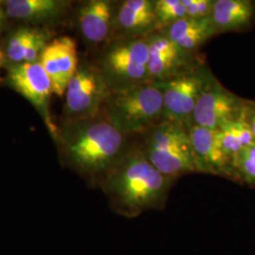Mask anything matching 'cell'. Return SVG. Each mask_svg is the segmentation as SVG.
Here are the masks:
<instances>
[{
    "label": "cell",
    "mask_w": 255,
    "mask_h": 255,
    "mask_svg": "<svg viewBox=\"0 0 255 255\" xmlns=\"http://www.w3.org/2000/svg\"><path fill=\"white\" fill-rule=\"evenodd\" d=\"M132 141L133 137L119 130L102 113L86 119H62L53 139L60 164L97 188Z\"/></svg>",
    "instance_id": "obj_1"
},
{
    "label": "cell",
    "mask_w": 255,
    "mask_h": 255,
    "mask_svg": "<svg viewBox=\"0 0 255 255\" xmlns=\"http://www.w3.org/2000/svg\"><path fill=\"white\" fill-rule=\"evenodd\" d=\"M175 181L156 169L132 141L99 188L114 213L132 219L147 211L164 209Z\"/></svg>",
    "instance_id": "obj_2"
},
{
    "label": "cell",
    "mask_w": 255,
    "mask_h": 255,
    "mask_svg": "<svg viewBox=\"0 0 255 255\" xmlns=\"http://www.w3.org/2000/svg\"><path fill=\"white\" fill-rule=\"evenodd\" d=\"M133 142L156 169L171 179L200 173L185 125L163 120L133 137Z\"/></svg>",
    "instance_id": "obj_3"
},
{
    "label": "cell",
    "mask_w": 255,
    "mask_h": 255,
    "mask_svg": "<svg viewBox=\"0 0 255 255\" xmlns=\"http://www.w3.org/2000/svg\"><path fill=\"white\" fill-rule=\"evenodd\" d=\"M163 92L157 82L111 91L102 114L129 136L144 133L163 121Z\"/></svg>",
    "instance_id": "obj_4"
},
{
    "label": "cell",
    "mask_w": 255,
    "mask_h": 255,
    "mask_svg": "<svg viewBox=\"0 0 255 255\" xmlns=\"http://www.w3.org/2000/svg\"><path fill=\"white\" fill-rule=\"evenodd\" d=\"M111 91L150 82L147 39H111L92 58Z\"/></svg>",
    "instance_id": "obj_5"
},
{
    "label": "cell",
    "mask_w": 255,
    "mask_h": 255,
    "mask_svg": "<svg viewBox=\"0 0 255 255\" xmlns=\"http://www.w3.org/2000/svg\"><path fill=\"white\" fill-rule=\"evenodd\" d=\"M214 75L200 60L172 78L157 82L163 92V120L189 127L201 93Z\"/></svg>",
    "instance_id": "obj_6"
},
{
    "label": "cell",
    "mask_w": 255,
    "mask_h": 255,
    "mask_svg": "<svg viewBox=\"0 0 255 255\" xmlns=\"http://www.w3.org/2000/svg\"><path fill=\"white\" fill-rule=\"evenodd\" d=\"M110 94L107 83L92 59H81L64 93L62 119L77 120L100 115Z\"/></svg>",
    "instance_id": "obj_7"
},
{
    "label": "cell",
    "mask_w": 255,
    "mask_h": 255,
    "mask_svg": "<svg viewBox=\"0 0 255 255\" xmlns=\"http://www.w3.org/2000/svg\"><path fill=\"white\" fill-rule=\"evenodd\" d=\"M5 72L4 84L32 105L53 140L58 130V123L50 111V100L54 94L51 81L43 66L39 62L8 64Z\"/></svg>",
    "instance_id": "obj_8"
},
{
    "label": "cell",
    "mask_w": 255,
    "mask_h": 255,
    "mask_svg": "<svg viewBox=\"0 0 255 255\" xmlns=\"http://www.w3.org/2000/svg\"><path fill=\"white\" fill-rule=\"evenodd\" d=\"M246 107L213 76L196 104L191 125L218 129L224 122L237 119Z\"/></svg>",
    "instance_id": "obj_9"
},
{
    "label": "cell",
    "mask_w": 255,
    "mask_h": 255,
    "mask_svg": "<svg viewBox=\"0 0 255 255\" xmlns=\"http://www.w3.org/2000/svg\"><path fill=\"white\" fill-rule=\"evenodd\" d=\"M3 4L9 20L50 29L63 26L71 18L75 6V2L69 0H5Z\"/></svg>",
    "instance_id": "obj_10"
},
{
    "label": "cell",
    "mask_w": 255,
    "mask_h": 255,
    "mask_svg": "<svg viewBox=\"0 0 255 255\" xmlns=\"http://www.w3.org/2000/svg\"><path fill=\"white\" fill-rule=\"evenodd\" d=\"M117 1H81L74 9V19L83 43L95 50L112 39Z\"/></svg>",
    "instance_id": "obj_11"
},
{
    "label": "cell",
    "mask_w": 255,
    "mask_h": 255,
    "mask_svg": "<svg viewBox=\"0 0 255 255\" xmlns=\"http://www.w3.org/2000/svg\"><path fill=\"white\" fill-rule=\"evenodd\" d=\"M80 60L78 45L73 37L57 35L46 46L39 63L51 81L55 96L64 98L67 85L78 69Z\"/></svg>",
    "instance_id": "obj_12"
},
{
    "label": "cell",
    "mask_w": 255,
    "mask_h": 255,
    "mask_svg": "<svg viewBox=\"0 0 255 255\" xmlns=\"http://www.w3.org/2000/svg\"><path fill=\"white\" fill-rule=\"evenodd\" d=\"M148 77L152 82L166 81L196 64L199 55L189 54L173 44L160 31L146 37Z\"/></svg>",
    "instance_id": "obj_13"
},
{
    "label": "cell",
    "mask_w": 255,
    "mask_h": 255,
    "mask_svg": "<svg viewBox=\"0 0 255 255\" xmlns=\"http://www.w3.org/2000/svg\"><path fill=\"white\" fill-rule=\"evenodd\" d=\"M188 131L200 173L237 178L234 159L225 150L219 129L190 125Z\"/></svg>",
    "instance_id": "obj_14"
},
{
    "label": "cell",
    "mask_w": 255,
    "mask_h": 255,
    "mask_svg": "<svg viewBox=\"0 0 255 255\" xmlns=\"http://www.w3.org/2000/svg\"><path fill=\"white\" fill-rule=\"evenodd\" d=\"M56 36L55 29L20 24L6 33L1 46L8 64L37 63Z\"/></svg>",
    "instance_id": "obj_15"
},
{
    "label": "cell",
    "mask_w": 255,
    "mask_h": 255,
    "mask_svg": "<svg viewBox=\"0 0 255 255\" xmlns=\"http://www.w3.org/2000/svg\"><path fill=\"white\" fill-rule=\"evenodd\" d=\"M156 31L154 0L117 1L112 39L146 38Z\"/></svg>",
    "instance_id": "obj_16"
},
{
    "label": "cell",
    "mask_w": 255,
    "mask_h": 255,
    "mask_svg": "<svg viewBox=\"0 0 255 255\" xmlns=\"http://www.w3.org/2000/svg\"><path fill=\"white\" fill-rule=\"evenodd\" d=\"M158 31L184 52L193 55L198 54L201 47L218 34L211 16L204 18L185 16Z\"/></svg>",
    "instance_id": "obj_17"
},
{
    "label": "cell",
    "mask_w": 255,
    "mask_h": 255,
    "mask_svg": "<svg viewBox=\"0 0 255 255\" xmlns=\"http://www.w3.org/2000/svg\"><path fill=\"white\" fill-rule=\"evenodd\" d=\"M255 14V4L251 0H215L211 18L220 34L249 27Z\"/></svg>",
    "instance_id": "obj_18"
},
{
    "label": "cell",
    "mask_w": 255,
    "mask_h": 255,
    "mask_svg": "<svg viewBox=\"0 0 255 255\" xmlns=\"http://www.w3.org/2000/svg\"><path fill=\"white\" fill-rule=\"evenodd\" d=\"M218 129L225 150L233 159L244 147L255 143L246 110L237 119L224 122Z\"/></svg>",
    "instance_id": "obj_19"
},
{
    "label": "cell",
    "mask_w": 255,
    "mask_h": 255,
    "mask_svg": "<svg viewBox=\"0 0 255 255\" xmlns=\"http://www.w3.org/2000/svg\"><path fill=\"white\" fill-rule=\"evenodd\" d=\"M154 12L158 30L186 16L182 0H154Z\"/></svg>",
    "instance_id": "obj_20"
},
{
    "label": "cell",
    "mask_w": 255,
    "mask_h": 255,
    "mask_svg": "<svg viewBox=\"0 0 255 255\" xmlns=\"http://www.w3.org/2000/svg\"><path fill=\"white\" fill-rule=\"evenodd\" d=\"M233 167L237 178L255 184V143L244 147L234 157Z\"/></svg>",
    "instance_id": "obj_21"
},
{
    "label": "cell",
    "mask_w": 255,
    "mask_h": 255,
    "mask_svg": "<svg viewBox=\"0 0 255 255\" xmlns=\"http://www.w3.org/2000/svg\"><path fill=\"white\" fill-rule=\"evenodd\" d=\"M186 16L204 18L212 15L215 0H182Z\"/></svg>",
    "instance_id": "obj_22"
},
{
    "label": "cell",
    "mask_w": 255,
    "mask_h": 255,
    "mask_svg": "<svg viewBox=\"0 0 255 255\" xmlns=\"http://www.w3.org/2000/svg\"><path fill=\"white\" fill-rule=\"evenodd\" d=\"M9 21L10 20H9L6 9L4 7L3 1L0 0V37L7 31Z\"/></svg>",
    "instance_id": "obj_23"
},
{
    "label": "cell",
    "mask_w": 255,
    "mask_h": 255,
    "mask_svg": "<svg viewBox=\"0 0 255 255\" xmlns=\"http://www.w3.org/2000/svg\"><path fill=\"white\" fill-rule=\"evenodd\" d=\"M247 113V119H248V121H249V123H250V125H251V128H252V130H253V134H254V137H255V109L253 110L252 112L249 110V108H247L246 109Z\"/></svg>",
    "instance_id": "obj_24"
},
{
    "label": "cell",
    "mask_w": 255,
    "mask_h": 255,
    "mask_svg": "<svg viewBox=\"0 0 255 255\" xmlns=\"http://www.w3.org/2000/svg\"><path fill=\"white\" fill-rule=\"evenodd\" d=\"M7 65H8L7 58H6V56H5V53H4V51H3V48H2V46H1V43H0V73H1L3 70L5 71Z\"/></svg>",
    "instance_id": "obj_25"
}]
</instances>
